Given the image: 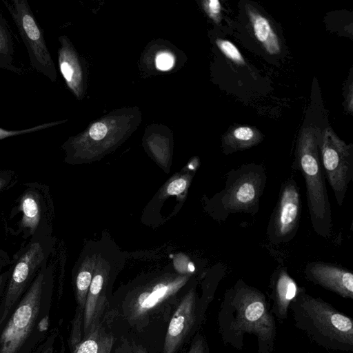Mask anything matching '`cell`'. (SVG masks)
Listing matches in <instances>:
<instances>
[{"instance_id": "1", "label": "cell", "mask_w": 353, "mask_h": 353, "mask_svg": "<svg viewBox=\"0 0 353 353\" xmlns=\"http://www.w3.org/2000/svg\"><path fill=\"white\" fill-rule=\"evenodd\" d=\"M218 322L224 343L242 350L245 334H252L258 353H272L276 327L264 293L239 279L223 294Z\"/></svg>"}, {"instance_id": "5", "label": "cell", "mask_w": 353, "mask_h": 353, "mask_svg": "<svg viewBox=\"0 0 353 353\" xmlns=\"http://www.w3.org/2000/svg\"><path fill=\"white\" fill-rule=\"evenodd\" d=\"M27 50L31 66L50 81L56 79V69L46 45L43 32L27 0H2Z\"/></svg>"}, {"instance_id": "26", "label": "cell", "mask_w": 353, "mask_h": 353, "mask_svg": "<svg viewBox=\"0 0 353 353\" xmlns=\"http://www.w3.org/2000/svg\"><path fill=\"white\" fill-rule=\"evenodd\" d=\"M48 326V316H46L45 318L42 319L39 324V329L40 331H44L47 329Z\"/></svg>"}, {"instance_id": "14", "label": "cell", "mask_w": 353, "mask_h": 353, "mask_svg": "<svg viewBox=\"0 0 353 353\" xmlns=\"http://www.w3.org/2000/svg\"><path fill=\"white\" fill-rule=\"evenodd\" d=\"M14 48L10 30L0 12V62L2 69L17 74H22L23 70L14 63Z\"/></svg>"}, {"instance_id": "8", "label": "cell", "mask_w": 353, "mask_h": 353, "mask_svg": "<svg viewBox=\"0 0 353 353\" xmlns=\"http://www.w3.org/2000/svg\"><path fill=\"white\" fill-rule=\"evenodd\" d=\"M43 281L41 272L3 330L0 353H16L26 339L39 310Z\"/></svg>"}, {"instance_id": "21", "label": "cell", "mask_w": 353, "mask_h": 353, "mask_svg": "<svg viewBox=\"0 0 353 353\" xmlns=\"http://www.w3.org/2000/svg\"><path fill=\"white\" fill-rule=\"evenodd\" d=\"M157 67L161 70L170 69L174 64V58L168 53H161L156 59Z\"/></svg>"}, {"instance_id": "10", "label": "cell", "mask_w": 353, "mask_h": 353, "mask_svg": "<svg viewBox=\"0 0 353 353\" xmlns=\"http://www.w3.org/2000/svg\"><path fill=\"white\" fill-rule=\"evenodd\" d=\"M44 252L40 243H32L23 252L15 264L5 297L4 307L0 318V324L6 318L9 310L12 307L23 290L36 269L43 261Z\"/></svg>"}, {"instance_id": "30", "label": "cell", "mask_w": 353, "mask_h": 353, "mask_svg": "<svg viewBox=\"0 0 353 353\" xmlns=\"http://www.w3.org/2000/svg\"><path fill=\"white\" fill-rule=\"evenodd\" d=\"M0 68H2V67H1V62H0Z\"/></svg>"}, {"instance_id": "11", "label": "cell", "mask_w": 353, "mask_h": 353, "mask_svg": "<svg viewBox=\"0 0 353 353\" xmlns=\"http://www.w3.org/2000/svg\"><path fill=\"white\" fill-rule=\"evenodd\" d=\"M196 297L194 292L187 294L173 314L165 334L163 353H174L196 321Z\"/></svg>"}, {"instance_id": "22", "label": "cell", "mask_w": 353, "mask_h": 353, "mask_svg": "<svg viewBox=\"0 0 353 353\" xmlns=\"http://www.w3.org/2000/svg\"><path fill=\"white\" fill-rule=\"evenodd\" d=\"M187 181L184 179H178L171 182L167 188L170 195H177L183 192L186 188Z\"/></svg>"}, {"instance_id": "17", "label": "cell", "mask_w": 353, "mask_h": 353, "mask_svg": "<svg viewBox=\"0 0 353 353\" xmlns=\"http://www.w3.org/2000/svg\"><path fill=\"white\" fill-rule=\"evenodd\" d=\"M20 208L23 212L21 225L34 233L40 221V207L33 193L27 192L23 196Z\"/></svg>"}, {"instance_id": "16", "label": "cell", "mask_w": 353, "mask_h": 353, "mask_svg": "<svg viewBox=\"0 0 353 353\" xmlns=\"http://www.w3.org/2000/svg\"><path fill=\"white\" fill-rule=\"evenodd\" d=\"M90 331L74 353H110L113 337L105 334L99 327H94Z\"/></svg>"}, {"instance_id": "28", "label": "cell", "mask_w": 353, "mask_h": 353, "mask_svg": "<svg viewBox=\"0 0 353 353\" xmlns=\"http://www.w3.org/2000/svg\"><path fill=\"white\" fill-rule=\"evenodd\" d=\"M135 353H145V350H143L142 348L141 347H139L137 351L135 352Z\"/></svg>"}, {"instance_id": "4", "label": "cell", "mask_w": 353, "mask_h": 353, "mask_svg": "<svg viewBox=\"0 0 353 353\" xmlns=\"http://www.w3.org/2000/svg\"><path fill=\"white\" fill-rule=\"evenodd\" d=\"M294 168L301 173L305 181L307 209L314 232L323 238H330L333 228L331 205L316 140L301 139Z\"/></svg>"}, {"instance_id": "29", "label": "cell", "mask_w": 353, "mask_h": 353, "mask_svg": "<svg viewBox=\"0 0 353 353\" xmlns=\"http://www.w3.org/2000/svg\"><path fill=\"white\" fill-rule=\"evenodd\" d=\"M2 283H3V276H0V288L2 285Z\"/></svg>"}, {"instance_id": "7", "label": "cell", "mask_w": 353, "mask_h": 353, "mask_svg": "<svg viewBox=\"0 0 353 353\" xmlns=\"http://www.w3.org/2000/svg\"><path fill=\"white\" fill-rule=\"evenodd\" d=\"M321 163L339 207L343 204L350 183L353 180V152L332 136L325 137L321 145Z\"/></svg>"}, {"instance_id": "6", "label": "cell", "mask_w": 353, "mask_h": 353, "mask_svg": "<svg viewBox=\"0 0 353 353\" xmlns=\"http://www.w3.org/2000/svg\"><path fill=\"white\" fill-rule=\"evenodd\" d=\"M301 212L300 188L294 179L281 185L278 200L270 217L266 235L273 245L286 243L296 236Z\"/></svg>"}, {"instance_id": "12", "label": "cell", "mask_w": 353, "mask_h": 353, "mask_svg": "<svg viewBox=\"0 0 353 353\" xmlns=\"http://www.w3.org/2000/svg\"><path fill=\"white\" fill-rule=\"evenodd\" d=\"M269 288V296L272 300L270 312L279 321H284L288 317L290 304L299 294L301 287L286 268L279 267L272 273Z\"/></svg>"}, {"instance_id": "20", "label": "cell", "mask_w": 353, "mask_h": 353, "mask_svg": "<svg viewBox=\"0 0 353 353\" xmlns=\"http://www.w3.org/2000/svg\"><path fill=\"white\" fill-rule=\"evenodd\" d=\"M233 136L239 141L236 148H243L251 144L254 139V132L249 127H239L234 130Z\"/></svg>"}, {"instance_id": "23", "label": "cell", "mask_w": 353, "mask_h": 353, "mask_svg": "<svg viewBox=\"0 0 353 353\" xmlns=\"http://www.w3.org/2000/svg\"><path fill=\"white\" fill-rule=\"evenodd\" d=\"M107 131V128L103 123L97 122L91 126L89 133L94 140H101L104 138Z\"/></svg>"}, {"instance_id": "18", "label": "cell", "mask_w": 353, "mask_h": 353, "mask_svg": "<svg viewBox=\"0 0 353 353\" xmlns=\"http://www.w3.org/2000/svg\"><path fill=\"white\" fill-rule=\"evenodd\" d=\"M61 121H51L22 130H7L0 127V140L15 136L30 134L60 124Z\"/></svg>"}, {"instance_id": "13", "label": "cell", "mask_w": 353, "mask_h": 353, "mask_svg": "<svg viewBox=\"0 0 353 353\" xmlns=\"http://www.w3.org/2000/svg\"><path fill=\"white\" fill-rule=\"evenodd\" d=\"M181 283V281L159 283L151 290L143 292L137 296L132 306V316L139 317L157 308L160 303L175 292Z\"/></svg>"}, {"instance_id": "2", "label": "cell", "mask_w": 353, "mask_h": 353, "mask_svg": "<svg viewBox=\"0 0 353 353\" xmlns=\"http://www.w3.org/2000/svg\"><path fill=\"white\" fill-rule=\"evenodd\" d=\"M290 310L295 326L312 341L328 350L353 352L352 319L301 287Z\"/></svg>"}, {"instance_id": "3", "label": "cell", "mask_w": 353, "mask_h": 353, "mask_svg": "<svg viewBox=\"0 0 353 353\" xmlns=\"http://www.w3.org/2000/svg\"><path fill=\"white\" fill-rule=\"evenodd\" d=\"M266 182V171L260 165H243L228 171L224 188L211 201L214 219L225 221L234 214L255 215L259 212Z\"/></svg>"}, {"instance_id": "19", "label": "cell", "mask_w": 353, "mask_h": 353, "mask_svg": "<svg viewBox=\"0 0 353 353\" xmlns=\"http://www.w3.org/2000/svg\"><path fill=\"white\" fill-rule=\"evenodd\" d=\"M216 44L226 57L237 63H244L242 55L232 43L227 40L217 39Z\"/></svg>"}, {"instance_id": "9", "label": "cell", "mask_w": 353, "mask_h": 353, "mask_svg": "<svg viewBox=\"0 0 353 353\" xmlns=\"http://www.w3.org/2000/svg\"><path fill=\"white\" fill-rule=\"evenodd\" d=\"M305 279L345 299H353V274L332 263L311 261L304 269Z\"/></svg>"}, {"instance_id": "24", "label": "cell", "mask_w": 353, "mask_h": 353, "mask_svg": "<svg viewBox=\"0 0 353 353\" xmlns=\"http://www.w3.org/2000/svg\"><path fill=\"white\" fill-rule=\"evenodd\" d=\"M206 347L203 336L201 334H197L186 353H205Z\"/></svg>"}, {"instance_id": "25", "label": "cell", "mask_w": 353, "mask_h": 353, "mask_svg": "<svg viewBox=\"0 0 353 353\" xmlns=\"http://www.w3.org/2000/svg\"><path fill=\"white\" fill-rule=\"evenodd\" d=\"M208 3V10L212 15L215 16L219 13L221 10V5L219 1L210 0Z\"/></svg>"}, {"instance_id": "27", "label": "cell", "mask_w": 353, "mask_h": 353, "mask_svg": "<svg viewBox=\"0 0 353 353\" xmlns=\"http://www.w3.org/2000/svg\"><path fill=\"white\" fill-rule=\"evenodd\" d=\"M6 184V181L2 179V178H0V189H1Z\"/></svg>"}, {"instance_id": "15", "label": "cell", "mask_w": 353, "mask_h": 353, "mask_svg": "<svg viewBox=\"0 0 353 353\" xmlns=\"http://www.w3.org/2000/svg\"><path fill=\"white\" fill-rule=\"evenodd\" d=\"M250 17L257 39L264 45L270 54H278L280 51L278 38L268 21L264 17L254 12H250Z\"/></svg>"}]
</instances>
